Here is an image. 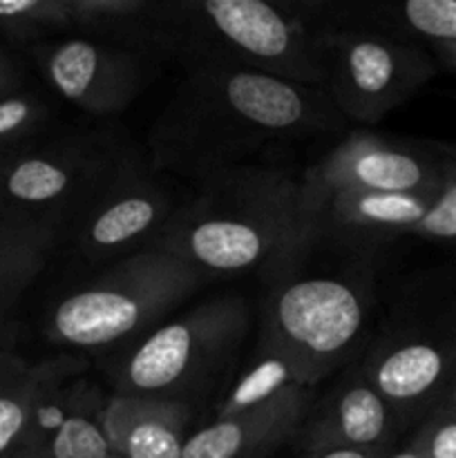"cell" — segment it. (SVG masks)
I'll return each instance as SVG.
<instances>
[{"label": "cell", "instance_id": "cell-1", "mask_svg": "<svg viewBox=\"0 0 456 458\" xmlns=\"http://www.w3.org/2000/svg\"><path fill=\"white\" fill-rule=\"evenodd\" d=\"M344 123L316 85L240 67H190L152 123L148 161L159 174L199 182L271 143L320 137Z\"/></svg>", "mask_w": 456, "mask_h": 458}, {"label": "cell", "instance_id": "cell-2", "mask_svg": "<svg viewBox=\"0 0 456 458\" xmlns=\"http://www.w3.org/2000/svg\"><path fill=\"white\" fill-rule=\"evenodd\" d=\"M150 250L204 276L284 267L302 253L300 179L264 165H232L197 182Z\"/></svg>", "mask_w": 456, "mask_h": 458}, {"label": "cell", "instance_id": "cell-3", "mask_svg": "<svg viewBox=\"0 0 456 458\" xmlns=\"http://www.w3.org/2000/svg\"><path fill=\"white\" fill-rule=\"evenodd\" d=\"M325 22V3L161 0L155 49L183 70L240 67L322 88Z\"/></svg>", "mask_w": 456, "mask_h": 458}, {"label": "cell", "instance_id": "cell-4", "mask_svg": "<svg viewBox=\"0 0 456 458\" xmlns=\"http://www.w3.org/2000/svg\"><path fill=\"white\" fill-rule=\"evenodd\" d=\"M146 164L114 130H74L13 148L0 170V215L34 219L65 237L130 170Z\"/></svg>", "mask_w": 456, "mask_h": 458}, {"label": "cell", "instance_id": "cell-5", "mask_svg": "<svg viewBox=\"0 0 456 458\" xmlns=\"http://www.w3.org/2000/svg\"><path fill=\"white\" fill-rule=\"evenodd\" d=\"M210 277L161 250H141L63 293L43 322L47 343L103 349L146 335Z\"/></svg>", "mask_w": 456, "mask_h": 458}, {"label": "cell", "instance_id": "cell-6", "mask_svg": "<svg viewBox=\"0 0 456 458\" xmlns=\"http://www.w3.org/2000/svg\"><path fill=\"white\" fill-rule=\"evenodd\" d=\"M250 329V307L240 295H219L156 325L112 360V394L192 403L228 369Z\"/></svg>", "mask_w": 456, "mask_h": 458}, {"label": "cell", "instance_id": "cell-7", "mask_svg": "<svg viewBox=\"0 0 456 458\" xmlns=\"http://www.w3.org/2000/svg\"><path fill=\"white\" fill-rule=\"evenodd\" d=\"M369 302L367 284L353 277H291L264 304L258 349L280 360L295 383L316 389L360 344Z\"/></svg>", "mask_w": 456, "mask_h": 458}, {"label": "cell", "instance_id": "cell-8", "mask_svg": "<svg viewBox=\"0 0 456 458\" xmlns=\"http://www.w3.org/2000/svg\"><path fill=\"white\" fill-rule=\"evenodd\" d=\"M322 89L344 121L376 125L436 74L432 54L414 40L351 21L322 27Z\"/></svg>", "mask_w": 456, "mask_h": 458}, {"label": "cell", "instance_id": "cell-9", "mask_svg": "<svg viewBox=\"0 0 456 458\" xmlns=\"http://www.w3.org/2000/svg\"><path fill=\"white\" fill-rule=\"evenodd\" d=\"M456 177V148L353 130L300 177V222L344 191L429 192Z\"/></svg>", "mask_w": 456, "mask_h": 458}, {"label": "cell", "instance_id": "cell-10", "mask_svg": "<svg viewBox=\"0 0 456 458\" xmlns=\"http://www.w3.org/2000/svg\"><path fill=\"white\" fill-rule=\"evenodd\" d=\"M358 369L396 407L407 428L420 423L456 376V295L384 331Z\"/></svg>", "mask_w": 456, "mask_h": 458}, {"label": "cell", "instance_id": "cell-11", "mask_svg": "<svg viewBox=\"0 0 456 458\" xmlns=\"http://www.w3.org/2000/svg\"><path fill=\"white\" fill-rule=\"evenodd\" d=\"M27 54L45 83L89 116L128 110L156 72V54L74 31L43 40Z\"/></svg>", "mask_w": 456, "mask_h": 458}, {"label": "cell", "instance_id": "cell-12", "mask_svg": "<svg viewBox=\"0 0 456 458\" xmlns=\"http://www.w3.org/2000/svg\"><path fill=\"white\" fill-rule=\"evenodd\" d=\"M182 199L152 170L150 161L130 170L67 233L76 253L92 264L150 250Z\"/></svg>", "mask_w": 456, "mask_h": 458}, {"label": "cell", "instance_id": "cell-13", "mask_svg": "<svg viewBox=\"0 0 456 458\" xmlns=\"http://www.w3.org/2000/svg\"><path fill=\"white\" fill-rule=\"evenodd\" d=\"M316 398L313 387L286 385L250 405L217 410L210 423L192 429L183 458H268L295 441Z\"/></svg>", "mask_w": 456, "mask_h": 458}, {"label": "cell", "instance_id": "cell-14", "mask_svg": "<svg viewBox=\"0 0 456 458\" xmlns=\"http://www.w3.org/2000/svg\"><path fill=\"white\" fill-rule=\"evenodd\" d=\"M402 429L407 423L396 407L356 365L326 396L316 398L293 443L300 452L316 447L393 450Z\"/></svg>", "mask_w": 456, "mask_h": 458}, {"label": "cell", "instance_id": "cell-15", "mask_svg": "<svg viewBox=\"0 0 456 458\" xmlns=\"http://www.w3.org/2000/svg\"><path fill=\"white\" fill-rule=\"evenodd\" d=\"M438 192L441 191H344L331 195L304 224L302 250L317 240L335 242L353 250H367L410 237L416 224L429 213Z\"/></svg>", "mask_w": 456, "mask_h": 458}, {"label": "cell", "instance_id": "cell-16", "mask_svg": "<svg viewBox=\"0 0 456 458\" xmlns=\"http://www.w3.org/2000/svg\"><path fill=\"white\" fill-rule=\"evenodd\" d=\"M107 394L74 376L40 401L25 441L7 458H112L103 432Z\"/></svg>", "mask_w": 456, "mask_h": 458}, {"label": "cell", "instance_id": "cell-17", "mask_svg": "<svg viewBox=\"0 0 456 458\" xmlns=\"http://www.w3.org/2000/svg\"><path fill=\"white\" fill-rule=\"evenodd\" d=\"M195 405L155 396L107 394L103 432L116 458H183Z\"/></svg>", "mask_w": 456, "mask_h": 458}, {"label": "cell", "instance_id": "cell-18", "mask_svg": "<svg viewBox=\"0 0 456 458\" xmlns=\"http://www.w3.org/2000/svg\"><path fill=\"white\" fill-rule=\"evenodd\" d=\"M88 362L76 356L25 360L0 349V458H7L25 441L40 401L56 385L85 374Z\"/></svg>", "mask_w": 456, "mask_h": 458}, {"label": "cell", "instance_id": "cell-19", "mask_svg": "<svg viewBox=\"0 0 456 458\" xmlns=\"http://www.w3.org/2000/svg\"><path fill=\"white\" fill-rule=\"evenodd\" d=\"M61 240L49 224L0 215V335Z\"/></svg>", "mask_w": 456, "mask_h": 458}, {"label": "cell", "instance_id": "cell-20", "mask_svg": "<svg viewBox=\"0 0 456 458\" xmlns=\"http://www.w3.org/2000/svg\"><path fill=\"white\" fill-rule=\"evenodd\" d=\"M326 18L351 21L414 43H456V0H402V3H362L331 9Z\"/></svg>", "mask_w": 456, "mask_h": 458}, {"label": "cell", "instance_id": "cell-21", "mask_svg": "<svg viewBox=\"0 0 456 458\" xmlns=\"http://www.w3.org/2000/svg\"><path fill=\"white\" fill-rule=\"evenodd\" d=\"M159 7L161 0H67L74 34L150 54H156Z\"/></svg>", "mask_w": 456, "mask_h": 458}, {"label": "cell", "instance_id": "cell-22", "mask_svg": "<svg viewBox=\"0 0 456 458\" xmlns=\"http://www.w3.org/2000/svg\"><path fill=\"white\" fill-rule=\"evenodd\" d=\"M67 0H0V36L18 47H34L70 34Z\"/></svg>", "mask_w": 456, "mask_h": 458}, {"label": "cell", "instance_id": "cell-23", "mask_svg": "<svg viewBox=\"0 0 456 458\" xmlns=\"http://www.w3.org/2000/svg\"><path fill=\"white\" fill-rule=\"evenodd\" d=\"M52 106L40 92L16 88L0 97V152H9L40 137L52 119Z\"/></svg>", "mask_w": 456, "mask_h": 458}, {"label": "cell", "instance_id": "cell-24", "mask_svg": "<svg viewBox=\"0 0 456 458\" xmlns=\"http://www.w3.org/2000/svg\"><path fill=\"white\" fill-rule=\"evenodd\" d=\"M411 441L425 458H456V414L445 403H438L420 420Z\"/></svg>", "mask_w": 456, "mask_h": 458}, {"label": "cell", "instance_id": "cell-25", "mask_svg": "<svg viewBox=\"0 0 456 458\" xmlns=\"http://www.w3.org/2000/svg\"><path fill=\"white\" fill-rule=\"evenodd\" d=\"M410 237L432 242H456V177L438 192L429 213L416 224Z\"/></svg>", "mask_w": 456, "mask_h": 458}, {"label": "cell", "instance_id": "cell-26", "mask_svg": "<svg viewBox=\"0 0 456 458\" xmlns=\"http://www.w3.org/2000/svg\"><path fill=\"white\" fill-rule=\"evenodd\" d=\"M22 85V65L7 47L0 45V97Z\"/></svg>", "mask_w": 456, "mask_h": 458}, {"label": "cell", "instance_id": "cell-27", "mask_svg": "<svg viewBox=\"0 0 456 458\" xmlns=\"http://www.w3.org/2000/svg\"><path fill=\"white\" fill-rule=\"evenodd\" d=\"M392 450H362V447H316L300 452V458H387Z\"/></svg>", "mask_w": 456, "mask_h": 458}, {"label": "cell", "instance_id": "cell-28", "mask_svg": "<svg viewBox=\"0 0 456 458\" xmlns=\"http://www.w3.org/2000/svg\"><path fill=\"white\" fill-rule=\"evenodd\" d=\"M434 58L443 63L447 70H452L456 74V43H445V45H432Z\"/></svg>", "mask_w": 456, "mask_h": 458}, {"label": "cell", "instance_id": "cell-29", "mask_svg": "<svg viewBox=\"0 0 456 458\" xmlns=\"http://www.w3.org/2000/svg\"><path fill=\"white\" fill-rule=\"evenodd\" d=\"M387 458H425V456H423V452L418 450V445H416V443L410 438L405 445L393 447V450L387 454Z\"/></svg>", "mask_w": 456, "mask_h": 458}, {"label": "cell", "instance_id": "cell-30", "mask_svg": "<svg viewBox=\"0 0 456 458\" xmlns=\"http://www.w3.org/2000/svg\"><path fill=\"white\" fill-rule=\"evenodd\" d=\"M441 403H445V405L456 414V376H454V380L450 383V387H447L445 396H443Z\"/></svg>", "mask_w": 456, "mask_h": 458}, {"label": "cell", "instance_id": "cell-31", "mask_svg": "<svg viewBox=\"0 0 456 458\" xmlns=\"http://www.w3.org/2000/svg\"><path fill=\"white\" fill-rule=\"evenodd\" d=\"M4 157H7V152H0V170H3V164H4Z\"/></svg>", "mask_w": 456, "mask_h": 458}, {"label": "cell", "instance_id": "cell-32", "mask_svg": "<svg viewBox=\"0 0 456 458\" xmlns=\"http://www.w3.org/2000/svg\"><path fill=\"white\" fill-rule=\"evenodd\" d=\"M112 458H116V456H112Z\"/></svg>", "mask_w": 456, "mask_h": 458}]
</instances>
